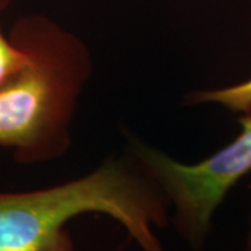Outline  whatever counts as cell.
<instances>
[{"mask_svg":"<svg viewBox=\"0 0 251 251\" xmlns=\"http://www.w3.org/2000/svg\"><path fill=\"white\" fill-rule=\"evenodd\" d=\"M85 214L116 221L141 251H168L156 230L171 225L169 200L130 150L77 179L0 191V251H75L67 226Z\"/></svg>","mask_w":251,"mask_h":251,"instance_id":"obj_1","label":"cell"},{"mask_svg":"<svg viewBox=\"0 0 251 251\" xmlns=\"http://www.w3.org/2000/svg\"><path fill=\"white\" fill-rule=\"evenodd\" d=\"M9 36L27 63L0 85V147L21 165L59 159L72 145L73 119L92 75L90 50L42 14L20 17Z\"/></svg>","mask_w":251,"mask_h":251,"instance_id":"obj_2","label":"cell"},{"mask_svg":"<svg viewBox=\"0 0 251 251\" xmlns=\"http://www.w3.org/2000/svg\"><path fill=\"white\" fill-rule=\"evenodd\" d=\"M240 133L233 141L196 163H183L130 138L128 150L161 186L171 204V225L193 251H202L212 221L229 191L251 173V113L237 119Z\"/></svg>","mask_w":251,"mask_h":251,"instance_id":"obj_3","label":"cell"},{"mask_svg":"<svg viewBox=\"0 0 251 251\" xmlns=\"http://www.w3.org/2000/svg\"><path fill=\"white\" fill-rule=\"evenodd\" d=\"M186 105H219L233 113H251V78L214 90H198L190 92Z\"/></svg>","mask_w":251,"mask_h":251,"instance_id":"obj_4","label":"cell"},{"mask_svg":"<svg viewBox=\"0 0 251 251\" xmlns=\"http://www.w3.org/2000/svg\"><path fill=\"white\" fill-rule=\"evenodd\" d=\"M11 0H0V14L9 9ZM27 63V54L0 28V85L10 80Z\"/></svg>","mask_w":251,"mask_h":251,"instance_id":"obj_5","label":"cell"},{"mask_svg":"<svg viewBox=\"0 0 251 251\" xmlns=\"http://www.w3.org/2000/svg\"><path fill=\"white\" fill-rule=\"evenodd\" d=\"M246 251H251V215H250V221H249V230H247V236H246Z\"/></svg>","mask_w":251,"mask_h":251,"instance_id":"obj_6","label":"cell"}]
</instances>
